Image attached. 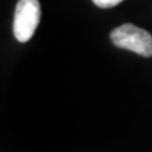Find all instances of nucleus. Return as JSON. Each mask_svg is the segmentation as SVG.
I'll return each instance as SVG.
<instances>
[{
	"label": "nucleus",
	"instance_id": "nucleus-3",
	"mask_svg": "<svg viewBox=\"0 0 152 152\" xmlns=\"http://www.w3.org/2000/svg\"><path fill=\"white\" fill-rule=\"evenodd\" d=\"M121 1H124V0H93V3L97 6V7H102V9L114 7V6L120 4Z\"/></svg>",
	"mask_w": 152,
	"mask_h": 152
},
{
	"label": "nucleus",
	"instance_id": "nucleus-2",
	"mask_svg": "<svg viewBox=\"0 0 152 152\" xmlns=\"http://www.w3.org/2000/svg\"><path fill=\"white\" fill-rule=\"evenodd\" d=\"M41 6L38 0H18L14 11L13 31L14 37L20 42L31 39L39 24Z\"/></svg>",
	"mask_w": 152,
	"mask_h": 152
},
{
	"label": "nucleus",
	"instance_id": "nucleus-1",
	"mask_svg": "<svg viewBox=\"0 0 152 152\" xmlns=\"http://www.w3.org/2000/svg\"><path fill=\"white\" fill-rule=\"evenodd\" d=\"M110 38L111 42L118 48L132 51L145 58L152 56V35L144 28L134 24H123L114 28Z\"/></svg>",
	"mask_w": 152,
	"mask_h": 152
}]
</instances>
